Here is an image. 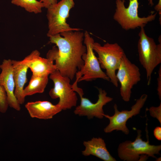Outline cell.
<instances>
[{
	"mask_svg": "<svg viewBox=\"0 0 161 161\" xmlns=\"http://www.w3.org/2000/svg\"><path fill=\"white\" fill-rule=\"evenodd\" d=\"M92 47L98 55L97 58L101 68L106 70L110 81L114 86L118 87V82L116 77V71L125 54L123 49L117 43H107L102 46L94 42Z\"/></svg>",
	"mask_w": 161,
	"mask_h": 161,
	"instance_id": "2",
	"label": "cell"
},
{
	"mask_svg": "<svg viewBox=\"0 0 161 161\" xmlns=\"http://www.w3.org/2000/svg\"><path fill=\"white\" fill-rule=\"evenodd\" d=\"M11 3L21 7L27 11L35 14L41 13L44 7L43 3L37 0H11Z\"/></svg>",
	"mask_w": 161,
	"mask_h": 161,
	"instance_id": "18",
	"label": "cell"
},
{
	"mask_svg": "<svg viewBox=\"0 0 161 161\" xmlns=\"http://www.w3.org/2000/svg\"><path fill=\"white\" fill-rule=\"evenodd\" d=\"M75 5L74 0H61L47 8L48 37L66 31L81 30L79 28L71 27L66 22L70 11Z\"/></svg>",
	"mask_w": 161,
	"mask_h": 161,
	"instance_id": "6",
	"label": "cell"
},
{
	"mask_svg": "<svg viewBox=\"0 0 161 161\" xmlns=\"http://www.w3.org/2000/svg\"><path fill=\"white\" fill-rule=\"evenodd\" d=\"M85 149L82 151L85 156H94L104 161H116V160L107 150L104 140L100 137H93L90 140L84 141Z\"/></svg>",
	"mask_w": 161,
	"mask_h": 161,
	"instance_id": "16",
	"label": "cell"
},
{
	"mask_svg": "<svg viewBox=\"0 0 161 161\" xmlns=\"http://www.w3.org/2000/svg\"><path fill=\"white\" fill-rule=\"evenodd\" d=\"M55 44L47 54V58L55 61L56 69L61 75L73 80L84 64L82 57L86 51L83 42L84 33L78 31L64 32L49 37Z\"/></svg>",
	"mask_w": 161,
	"mask_h": 161,
	"instance_id": "1",
	"label": "cell"
},
{
	"mask_svg": "<svg viewBox=\"0 0 161 161\" xmlns=\"http://www.w3.org/2000/svg\"><path fill=\"white\" fill-rule=\"evenodd\" d=\"M137 135L133 142L126 140L120 143L117 152L119 157L123 161H145L149 157L157 158L155 154H159L161 145H151L148 139L146 141L141 138V131H137Z\"/></svg>",
	"mask_w": 161,
	"mask_h": 161,
	"instance_id": "4",
	"label": "cell"
},
{
	"mask_svg": "<svg viewBox=\"0 0 161 161\" xmlns=\"http://www.w3.org/2000/svg\"><path fill=\"white\" fill-rule=\"evenodd\" d=\"M139 36L137 48L139 60L146 71L149 85L154 69L161 63V43L157 44L153 38L147 35L143 27L140 28Z\"/></svg>",
	"mask_w": 161,
	"mask_h": 161,
	"instance_id": "3",
	"label": "cell"
},
{
	"mask_svg": "<svg viewBox=\"0 0 161 161\" xmlns=\"http://www.w3.org/2000/svg\"><path fill=\"white\" fill-rule=\"evenodd\" d=\"M154 135L155 137L158 140H161V127H156L153 131Z\"/></svg>",
	"mask_w": 161,
	"mask_h": 161,
	"instance_id": "23",
	"label": "cell"
},
{
	"mask_svg": "<svg viewBox=\"0 0 161 161\" xmlns=\"http://www.w3.org/2000/svg\"><path fill=\"white\" fill-rule=\"evenodd\" d=\"M157 95L160 100H161V66L159 67L157 78Z\"/></svg>",
	"mask_w": 161,
	"mask_h": 161,
	"instance_id": "21",
	"label": "cell"
},
{
	"mask_svg": "<svg viewBox=\"0 0 161 161\" xmlns=\"http://www.w3.org/2000/svg\"><path fill=\"white\" fill-rule=\"evenodd\" d=\"M72 88L79 94L80 98V105L76 107L74 111L76 115L80 116H86L89 119L95 117L101 119L104 114L103 108L107 103L112 101L113 98L107 96V93L101 88H98V99L95 103L92 102L88 98L83 97V92L82 89L77 84L72 85Z\"/></svg>",
	"mask_w": 161,
	"mask_h": 161,
	"instance_id": "10",
	"label": "cell"
},
{
	"mask_svg": "<svg viewBox=\"0 0 161 161\" xmlns=\"http://www.w3.org/2000/svg\"><path fill=\"white\" fill-rule=\"evenodd\" d=\"M42 2L44 5V7L47 8L50 6L57 3V0H39Z\"/></svg>",
	"mask_w": 161,
	"mask_h": 161,
	"instance_id": "24",
	"label": "cell"
},
{
	"mask_svg": "<svg viewBox=\"0 0 161 161\" xmlns=\"http://www.w3.org/2000/svg\"><path fill=\"white\" fill-rule=\"evenodd\" d=\"M11 62L15 84L14 95L19 103L22 104L25 100L23 92L27 81V73L29 68L21 60H11Z\"/></svg>",
	"mask_w": 161,
	"mask_h": 161,
	"instance_id": "15",
	"label": "cell"
},
{
	"mask_svg": "<svg viewBox=\"0 0 161 161\" xmlns=\"http://www.w3.org/2000/svg\"><path fill=\"white\" fill-rule=\"evenodd\" d=\"M21 61L30 68L33 75L49 76L56 69L54 61L41 57L37 50L32 51Z\"/></svg>",
	"mask_w": 161,
	"mask_h": 161,
	"instance_id": "13",
	"label": "cell"
},
{
	"mask_svg": "<svg viewBox=\"0 0 161 161\" xmlns=\"http://www.w3.org/2000/svg\"><path fill=\"white\" fill-rule=\"evenodd\" d=\"M8 106L6 92L0 83V112L3 113H5Z\"/></svg>",
	"mask_w": 161,
	"mask_h": 161,
	"instance_id": "19",
	"label": "cell"
},
{
	"mask_svg": "<svg viewBox=\"0 0 161 161\" xmlns=\"http://www.w3.org/2000/svg\"><path fill=\"white\" fill-rule=\"evenodd\" d=\"M49 78L53 81L54 86L50 90L49 95L52 99L59 98L57 104L62 110L76 106L78 98L70 84V79L62 75L57 69L49 75Z\"/></svg>",
	"mask_w": 161,
	"mask_h": 161,
	"instance_id": "8",
	"label": "cell"
},
{
	"mask_svg": "<svg viewBox=\"0 0 161 161\" xmlns=\"http://www.w3.org/2000/svg\"><path fill=\"white\" fill-rule=\"evenodd\" d=\"M149 2V4L152 6L154 5L153 0H148ZM154 9L158 13L160 16V21H161V0H159V1L158 4L156 5L154 7Z\"/></svg>",
	"mask_w": 161,
	"mask_h": 161,
	"instance_id": "22",
	"label": "cell"
},
{
	"mask_svg": "<svg viewBox=\"0 0 161 161\" xmlns=\"http://www.w3.org/2000/svg\"><path fill=\"white\" fill-rule=\"evenodd\" d=\"M0 83L6 92L9 106L15 110H21L20 104L14 95L15 82L13 78L11 60L4 59L0 65Z\"/></svg>",
	"mask_w": 161,
	"mask_h": 161,
	"instance_id": "12",
	"label": "cell"
},
{
	"mask_svg": "<svg viewBox=\"0 0 161 161\" xmlns=\"http://www.w3.org/2000/svg\"><path fill=\"white\" fill-rule=\"evenodd\" d=\"M125 0H116V9L113 18L126 30L143 27L149 22L154 20L157 13L151 14L147 17H140L138 14V0H129V5L126 7Z\"/></svg>",
	"mask_w": 161,
	"mask_h": 161,
	"instance_id": "5",
	"label": "cell"
},
{
	"mask_svg": "<svg viewBox=\"0 0 161 161\" xmlns=\"http://www.w3.org/2000/svg\"><path fill=\"white\" fill-rule=\"evenodd\" d=\"M148 97V95L143 94L137 100L135 103L131 108L130 110H124L120 111L117 106L115 104L114 106V113L112 116L104 114V117L109 120V124L104 129L106 133H111L114 130L120 131L126 134H128L129 131L126 126V122L133 116L139 114Z\"/></svg>",
	"mask_w": 161,
	"mask_h": 161,
	"instance_id": "11",
	"label": "cell"
},
{
	"mask_svg": "<svg viewBox=\"0 0 161 161\" xmlns=\"http://www.w3.org/2000/svg\"><path fill=\"white\" fill-rule=\"evenodd\" d=\"M117 70L116 77L120 85L121 96L124 101L128 102L131 98L132 89L141 80L139 68L130 61L125 54Z\"/></svg>",
	"mask_w": 161,
	"mask_h": 161,
	"instance_id": "9",
	"label": "cell"
},
{
	"mask_svg": "<svg viewBox=\"0 0 161 161\" xmlns=\"http://www.w3.org/2000/svg\"><path fill=\"white\" fill-rule=\"evenodd\" d=\"M94 42L88 32L86 31L84 33L83 42L86 46V51L82 57L84 64L76 74L75 81L78 82L90 81L97 78L110 81L106 73L102 70L94 53L92 47Z\"/></svg>",
	"mask_w": 161,
	"mask_h": 161,
	"instance_id": "7",
	"label": "cell"
},
{
	"mask_svg": "<svg viewBox=\"0 0 161 161\" xmlns=\"http://www.w3.org/2000/svg\"><path fill=\"white\" fill-rule=\"evenodd\" d=\"M48 76L32 74L28 85L24 89V96L43 93L48 83Z\"/></svg>",
	"mask_w": 161,
	"mask_h": 161,
	"instance_id": "17",
	"label": "cell"
},
{
	"mask_svg": "<svg viewBox=\"0 0 161 161\" xmlns=\"http://www.w3.org/2000/svg\"><path fill=\"white\" fill-rule=\"evenodd\" d=\"M150 115L156 118L161 125V103L158 106H151L148 109Z\"/></svg>",
	"mask_w": 161,
	"mask_h": 161,
	"instance_id": "20",
	"label": "cell"
},
{
	"mask_svg": "<svg viewBox=\"0 0 161 161\" xmlns=\"http://www.w3.org/2000/svg\"><path fill=\"white\" fill-rule=\"evenodd\" d=\"M25 107L31 117L44 120L51 119L62 110L58 104L47 101L28 102Z\"/></svg>",
	"mask_w": 161,
	"mask_h": 161,
	"instance_id": "14",
	"label": "cell"
}]
</instances>
